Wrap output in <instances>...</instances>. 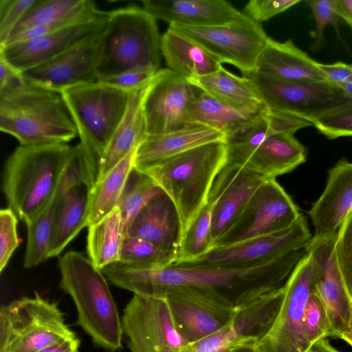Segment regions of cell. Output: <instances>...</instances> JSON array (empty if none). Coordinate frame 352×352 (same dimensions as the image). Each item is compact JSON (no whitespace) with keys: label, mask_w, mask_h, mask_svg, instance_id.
<instances>
[{"label":"cell","mask_w":352,"mask_h":352,"mask_svg":"<svg viewBox=\"0 0 352 352\" xmlns=\"http://www.w3.org/2000/svg\"><path fill=\"white\" fill-rule=\"evenodd\" d=\"M305 254L304 248L267 263L242 268L179 264L146 269L124 264L118 269L116 283L133 294L155 297H162L172 287H195L239 308L283 286Z\"/></svg>","instance_id":"cell-1"},{"label":"cell","mask_w":352,"mask_h":352,"mask_svg":"<svg viewBox=\"0 0 352 352\" xmlns=\"http://www.w3.org/2000/svg\"><path fill=\"white\" fill-rule=\"evenodd\" d=\"M67 143L17 146L8 157L2 187L8 208L25 224L54 196L71 158Z\"/></svg>","instance_id":"cell-2"},{"label":"cell","mask_w":352,"mask_h":352,"mask_svg":"<svg viewBox=\"0 0 352 352\" xmlns=\"http://www.w3.org/2000/svg\"><path fill=\"white\" fill-rule=\"evenodd\" d=\"M60 287L72 298L77 323L103 349L122 347L121 318L106 277L82 253L69 251L58 258Z\"/></svg>","instance_id":"cell-3"},{"label":"cell","mask_w":352,"mask_h":352,"mask_svg":"<svg viewBox=\"0 0 352 352\" xmlns=\"http://www.w3.org/2000/svg\"><path fill=\"white\" fill-rule=\"evenodd\" d=\"M161 36L157 20L132 6L108 12L98 36V79L133 69L160 70Z\"/></svg>","instance_id":"cell-4"},{"label":"cell","mask_w":352,"mask_h":352,"mask_svg":"<svg viewBox=\"0 0 352 352\" xmlns=\"http://www.w3.org/2000/svg\"><path fill=\"white\" fill-rule=\"evenodd\" d=\"M226 162L225 142L218 140L155 162L134 166L151 176L170 197L179 215L183 235L206 204L212 183Z\"/></svg>","instance_id":"cell-5"},{"label":"cell","mask_w":352,"mask_h":352,"mask_svg":"<svg viewBox=\"0 0 352 352\" xmlns=\"http://www.w3.org/2000/svg\"><path fill=\"white\" fill-rule=\"evenodd\" d=\"M0 130L23 146L67 143L78 135L61 93L28 82L0 94Z\"/></svg>","instance_id":"cell-6"},{"label":"cell","mask_w":352,"mask_h":352,"mask_svg":"<svg viewBox=\"0 0 352 352\" xmlns=\"http://www.w3.org/2000/svg\"><path fill=\"white\" fill-rule=\"evenodd\" d=\"M76 337L57 303L37 292L0 309V352H37Z\"/></svg>","instance_id":"cell-7"},{"label":"cell","mask_w":352,"mask_h":352,"mask_svg":"<svg viewBox=\"0 0 352 352\" xmlns=\"http://www.w3.org/2000/svg\"><path fill=\"white\" fill-rule=\"evenodd\" d=\"M61 94L80 143L98 166L126 113L129 94L96 81L68 88Z\"/></svg>","instance_id":"cell-8"},{"label":"cell","mask_w":352,"mask_h":352,"mask_svg":"<svg viewBox=\"0 0 352 352\" xmlns=\"http://www.w3.org/2000/svg\"><path fill=\"white\" fill-rule=\"evenodd\" d=\"M317 276L316 259L305 250L283 285L284 298L272 327L258 342L261 352H306L309 348L303 316L307 300L316 290Z\"/></svg>","instance_id":"cell-9"},{"label":"cell","mask_w":352,"mask_h":352,"mask_svg":"<svg viewBox=\"0 0 352 352\" xmlns=\"http://www.w3.org/2000/svg\"><path fill=\"white\" fill-rule=\"evenodd\" d=\"M241 74L251 80L267 111L290 114L312 124L322 113L352 100L329 82L287 81L255 70Z\"/></svg>","instance_id":"cell-10"},{"label":"cell","mask_w":352,"mask_h":352,"mask_svg":"<svg viewBox=\"0 0 352 352\" xmlns=\"http://www.w3.org/2000/svg\"><path fill=\"white\" fill-rule=\"evenodd\" d=\"M168 26L198 43L220 63H230L241 73L255 69L269 38L261 24L245 14L241 19L222 25Z\"/></svg>","instance_id":"cell-11"},{"label":"cell","mask_w":352,"mask_h":352,"mask_svg":"<svg viewBox=\"0 0 352 352\" xmlns=\"http://www.w3.org/2000/svg\"><path fill=\"white\" fill-rule=\"evenodd\" d=\"M131 352H179L187 344L164 297L133 294L121 318Z\"/></svg>","instance_id":"cell-12"},{"label":"cell","mask_w":352,"mask_h":352,"mask_svg":"<svg viewBox=\"0 0 352 352\" xmlns=\"http://www.w3.org/2000/svg\"><path fill=\"white\" fill-rule=\"evenodd\" d=\"M297 206L276 179L265 180L254 192L231 228L214 244L227 247L284 230L300 215Z\"/></svg>","instance_id":"cell-13"},{"label":"cell","mask_w":352,"mask_h":352,"mask_svg":"<svg viewBox=\"0 0 352 352\" xmlns=\"http://www.w3.org/2000/svg\"><path fill=\"white\" fill-rule=\"evenodd\" d=\"M311 238L306 219L300 214L292 225L284 230L230 246L213 248L203 257L182 264L233 268L258 266L305 248Z\"/></svg>","instance_id":"cell-14"},{"label":"cell","mask_w":352,"mask_h":352,"mask_svg":"<svg viewBox=\"0 0 352 352\" xmlns=\"http://www.w3.org/2000/svg\"><path fill=\"white\" fill-rule=\"evenodd\" d=\"M202 91L168 68L157 71L142 100L146 135L170 133L190 124L189 104Z\"/></svg>","instance_id":"cell-15"},{"label":"cell","mask_w":352,"mask_h":352,"mask_svg":"<svg viewBox=\"0 0 352 352\" xmlns=\"http://www.w3.org/2000/svg\"><path fill=\"white\" fill-rule=\"evenodd\" d=\"M168 304L175 326L190 344L229 324L238 308L202 289L172 287L162 295Z\"/></svg>","instance_id":"cell-16"},{"label":"cell","mask_w":352,"mask_h":352,"mask_svg":"<svg viewBox=\"0 0 352 352\" xmlns=\"http://www.w3.org/2000/svg\"><path fill=\"white\" fill-rule=\"evenodd\" d=\"M283 286L239 307L232 322L223 329L184 346L179 352H230L238 343L260 340L271 329L284 298Z\"/></svg>","instance_id":"cell-17"},{"label":"cell","mask_w":352,"mask_h":352,"mask_svg":"<svg viewBox=\"0 0 352 352\" xmlns=\"http://www.w3.org/2000/svg\"><path fill=\"white\" fill-rule=\"evenodd\" d=\"M108 12L34 38L0 47L1 56L21 73L98 35L103 30Z\"/></svg>","instance_id":"cell-18"},{"label":"cell","mask_w":352,"mask_h":352,"mask_svg":"<svg viewBox=\"0 0 352 352\" xmlns=\"http://www.w3.org/2000/svg\"><path fill=\"white\" fill-rule=\"evenodd\" d=\"M265 180L243 166L226 162L216 176L207 199L212 204L213 245L231 228Z\"/></svg>","instance_id":"cell-19"},{"label":"cell","mask_w":352,"mask_h":352,"mask_svg":"<svg viewBox=\"0 0 352 352\" xmlns=\"http://www.w3.org/2000/svg\"><path fill=\"white\" fill-rule=\"evenodd\" d=\"M98 35L21 72L22 77L29 84L59 93L76 85L96 82Z\"/></svg>","instance_id":"cell-20"},{"label":"cell","mask_w":352,"mask_h":352,"mask_svg":"<svg viewBox=\"0 0 352 352\" xmlns=\"http://www.w3.org/2000/svg\"><path fill=\"white\" fill-rule=\"evenodd\" d=\"M336 236L312 237L305 250L314 255L317 263L316 292L327 311L330 337L339 338L349 326L351 300L336 257Z\"/></svg>","instance_id":"cell-21"},{"label":"cell","mask_w":352,"mask_h":352,"mask_svg":"<svg viewBox=\"0 0 352 352\" xmlns=\"http://www.w3.org/2000/svg\"><path fill=\"white\" fill-rule=\"evenodd\" d=\"M352 210V162L339 160L329 170L326 186L309 211L313 238L333 236Z\"/></svg>","instance_id":"cell-22"},{"label":"cell","mask_w":352,"mask_h":352,"mask_svg":"<svg viewBox=\"0 0 352 352\" xmlns=\"http://www.w3.org/2000/svg\"><path fill=\"white\" fill-rule=\"evenodd\" d=\"M125 235L177 254L182 230L178 211L170 197L164 190L153 197L131 221Z\"/></svg>","instance_id":"cell-23"},{"label":"cell","mask_w":352,"mask_h":352,"mask_svg":"<svg viewBox=\"0 0 352 352\" xmlns=\"http://www.w3.org/2000/svg\"><path fill=\"white\" fill-rule=\"evenodd\" d=\"M142 3V8L156 20H162L169 25H222L244 15L223 0H144Z\"/></svg>","instance_id":"cell-24"},{"label":"cell","mask_w":352,"mask_h":352,"mask_svg":"<svg viewBox=\"0 0 352 352\" xmlns=\"http://www.w3.org/2000/svg\"><path fill=\"white\" fill-rule=\"evenodd\" d=\"M318 65L292 39L278 42L269 37L254 70L287 81L329 82Z\"/></svg>","instance_id":"cell-25"},{"label":"cell","mask_w":352,"mask_h":352,"mask_svg":"<svg viewBox=\"0 0 352 352\" xmlns=\"http://www.w3.org/2000/svg\"><path fill=\"white\" fill-rule=\"evenodd\" d=\"M95 183L82 181L67 188L58 204L48 257L58 256L80 231L87 227Z\"/></svg>","instance_id":"cell-26"},{"label":"cell","mask_w":352,"mask_h":352,"mask_svg":"<svg viewBox=\"0 0 352 352\" xmlns=\"http://www.w3.org/2000/svg\"><path fill=\"white\" fill-rule=\"evenodd\" d=\"M223 139L224 134L221 131L198 123H190L170 133L146 135L136 150L134 165L155 162L194 147Z\"/></svg>","instance_id":"cell-27"},{"label":"cell","mask_w":352,"mask_h":352,"mask_svg":"<svg viewBox=\"0 0 352 352\" xmlns=\"http://www.w3.org/2000/svg\"><path fill=\"white\" fill-rule=\"evenodd\" d=\"M146 86L129 93V100L126 113L98 162L96 183L129 153L136 149L146 136L142 108V97Z\"/></svg>","instance_id":"cell-28"},{"label":"cell","mask_w":352,"mask_h":352,"mask_svg":"<svg viewBox=\"0 0 352 352\" xmlns=\"http://www.w3.org/2000/svg\"><path fill=\"white\" fill-rule=\"evenodd\" d=\"M160 49L168 69L188 80L222 67L221 63L204 48L169 26L161 36Z\"/></svg>","instance_id":"cell-29"},{"label":"cell","mask_w":352,"mask_h":352,"mask_svg":"<svg viewBox=\"0 0 352 352\" xmlns=\"http://www.w3.org/2000/svg\"><path fill=\"white\" fill-rule=\"evenodd\" d=\"M307 148L291 133L269 135L243 166L266 179H275L303 164Z\"/></svg>","instance_id":"cell-30"},{"label":"cell","mask_w":352,"mask_h":352,"mask_svg":"<svg viewBox=\"0 0 352 352\" xmlns=\"http://www.w3.org/2000/svg\"><path fill=\"white\" fill-rule=\"evenodd\" d=\"M266 110L259 107H239L221 100L204 91L189 104L191 123L201 124L225 135L252 121Z\"/></svg>","instance_id":"cell-31"},{"label":"cell","mask_w":352,"mask_h":352,"mask_svg":"<svg viewBox=\"0 0 352 352\" xmlns=\"http://www.w3.org/2000/svg\"><path fill=\"white\" fill-rule=\"evenodd\" d=\"M125 231L117 207L103 219L88 227L87 250L89 258L102 270L118 262Z\"/></svg>","instance_id":"cell-32"},{"label":"cell","mask_w":352,"mask_h":352,"mask_svg":"<svg viewBox=\"0 0 352 352\" xmlns=\"http://www.w3.org/2000/svg\"><path fill=\"white\" fill-rule=\"evenodd\" d=\"M189 81L204 92L236 107L264 106L249 78L237 76L223 67L208 75Z\"/></svg>","instance_id":"cell-33"},{"label":"cell","mask_w":352,"mask_h":352,"mask_svg":"<svg viewBox=\"0 0 352 352\" xmlns=\"http://www.w3.org/2000/svg\"><path fill=\"white\" fill-rule=\"evenodd\" d=\"M72 184L71 178L63 173L57 190L43 210L26 224L28 240L23 266L35 267L46 261L54 229L56 212L62 192Z\"/></svg>","instance_id":"cell-34"},{"label":"cell","mask_w":352,"mask_h":352,"mask_svg":"<svg viewBox=\"0 0 352 352\" xmlns=\"http://www.w3.org/2000/svg\"><path fill=\"white\" fill-rule=\"evenodd\" d=\"M137 148L95 184L91 192L87 227L97 223L117 208L127 177L134 166Z\"/></svg>","instance_id":"cell-35"},{"label":"cell","mask_w":352,"mask_h":352,"mask_svg":"<svg viewBox=\"0 0 352 352\" xmlns=\"http://www.w3.org/2000/svg\"><path fill=\"white\" fill-rule=\"evenodd\" d=\"M267 109L258 117L225 135L227 163L244 166L263 142L272 135Z\"/></svg>","instance_id":"cell-36"},{"label":"cell","mask_w":352,"mask_h":352,"mask_svg":"<svg viewBox=\"0 0 352 352\" xmlns=\"http://www.w3.org/2000/svg\"><path fill=\"white\" fill-rule=\"evenodd\" d=\"M94 8L96 4L91 0H36L14 28L6 44L28 30Z\"/></svg>","instance_id":"cell-37"},{"label":"cell","mask_w":352,"mask_h":352,"mask_svg":"<svg viewBox=\"0 0 352 352\" xmlns=\"http://www.w3.org/2000/svg\"><path fill=\"white\" fill-rule=\"evenodd\" d=\"M211 213L212 204L207 201L184 231L173 264L192 262L213 249Z\"/></svg>","instance_id":"cell-38"},{"label":"cell","mask_w":352,"mask_h":352,"mask_svg":"<svg viewBox=\"0 0 352 352\" xmlns=\"http://www.w3.org/2000/svg\"><path fill=\"white\" fill-rule=\"evenodd\" d=\"M162 190L146 173L135 166L133 167L117 206L120 211L125 233L140 210L153 197Z\"/></svg>","instance_id":"cell-39"},{"label":"cell","mask_w":352,"mask_h":352,"mask_svg":"<svg viewBox=\"0 0 352 352\" xmlns=\"http://www.w3.org/2000/svg\"><path fill=\"white\" fill-rule=\"evenodd\" d=\"M176 256L148 241L124 235L118 262L140 268H164L173 265Z\"/></svg>","instance_id":"cell-40"},{"label":"cell","mask_w":352,"mask_h":352,"mask_svg":"<svg viewBox=\"0 0 352 352\" xmlns=\"http://www.w3.org/2000/svg\"><path fill=\"white\" fill-rule=\"evenodd\" d=\"M313 126L331 140L352 136V100L322 113Z\"/></svg>","instance_id":"cell-41"},{"label":"cell","mask_w":352,"mask_h":352,"mask_svg":"<svg viewBox=\"0 0 352 352\" xmlns=\"http://www.w3.org/2000/svg\"><path fill=\"white\" fill-rule=\"evenodd\" d=\"M303 323L307 339L311 344L320 339L330 337L331 324L327 311L316 290L307 300Z\"/></svg>","instance_id":"cell-42"},{"label":"cell","mask_w":352,"mask_h":352,"mask_svg":"<svg viewBox=\"0 0 352 352\" xmlns=\"http://www.w3.org/2000/svg\"><path fill=\"white\" fill-rule=\"evenodd\" d=\"M305 2L310 8L316 22V29L310 32L314 39L310 47L312 51L317 52L324 45L326 26H333L338 34L339 25L343 21L336 10V0H308Z\"/></svg>","instance_id":"cell-43"},{"label":"cell","mask_w":352,"mask_h":352,"mask_svg":"<svg viewBox=\"0 0 352 352\" xmlns=\"http://www.w3.org/2000/svg\"><path fill=\"white\" fill-rule=\"evenodd\" d=\"M335 254L348 294L352 300V210L337 232Z\"/></svg>","instance_id":"cell-44"},{"label":"cell","mask_w":352,"mask_h":352,"mask_svg":"<svg viewBox=\"0 0 352 352\" xmlns=\"http://www.w3.org/2000/svg\"><path fill=\"white\" fill-rule=\"evenodd\" d=\"M17 216L10 208L0 211V272L7 266L13 252L19 245L17 234Z\"/></svg>","instance_id":"cell-45"},{"label":"cell","mask_w":352,"mask_h":352,"mask_svg":"<svg viewBox=\"0 0 352 352\" xmlns=\"http://www.w3.org/2000/svg\"><path fill=\"white\" fill-rule=\"evenodd\" d=\"M35 1H0V47L6 44L12 32Z\"/></svg>","instance_id":"cell-46"},{"label":"cell","mask_w":352,"mask_h":352,"mask_svg":"<svg viewBox=\"0 0 352 352\" xmlns=\"http://www.w3.org/2000/svg\"><path fill=\"white\" fill-rule=\"evenodd\" d=\"M156 73L151 69H133L98 78L97 82L129 93L145 87Z\"/></svg>","instance_id":"cell-47"},{"label":"cell","mask_w":352,"mask_h":352,"mask_svg":"<svg viewBox=\"0 0 352 352\" xmlns=\"http://www.w3.org/2000/svg\"><path fill=\"white\" fill-rule=\"evenodd\" d=\"M300 0H251L244 7V14L261 24L300 3Z\"/></svg>","instance_id":"cell-48"},{"label":"cell","mask_w":352,"mask_h":352,"mask_svg":"<svg viewBox=\"0 0 352 352\" xmlns=\"http://www.w3.org/2000/svg\"><path fill=\"white\" fill-rule=\"evenodd\" d=\"M266 114L270 122L272 134H294L300 129L313 126L311 122L290 114L267 110Z\"/></svg>","instance_id":"cell-49"},{"label":"cell","mask_w":352,"mask_h":352,"mask_svg":"<svg viewBox=\"0 0 352 352\" xmlns=\"http://www.w3.org/2000/svg\"><path fill=\"white\" fill-rule=\"evenodd\" d=\"M26 84L21 74L0 56V94L16 91Z\"/></svg>","instance_id":"cell-50"},{"label":"cell","mask_w":352,"mask_h":352,"mask_svg":"<svg viewBox=\"0 0 352 352\" xmlns=\"http://www.w3.org/2000/svg\"><path fill=\"white\" fill-rule=\"evenodd\" d=\"M318 67L329 82L340 87L352 77V63L340 61L332 64L319 63Z\"/></svg>","instance_id":"cell-51"},{"label":"cell","mask_w":352,"mask_h":352,"mask_svg":"<svg viewBox=\"0 0 352 352\" xmlns=\"http://www.w3.org/2000/svg\"><path fill=\"white\" fill-rule=\"evenodd\" d=\"M79 344L80 340L76 337L75 338L67 340L48 346L37 352H78Z\"/></svg>","instance_id":"cell-52"},{"label":"cell","mask_w":352,"mask_h":352,"mask_svg":"<svg viewBox=\"0 0 352 352\" xmlns=\"http://www.w3.org/2000/svg\"><path fill=\"white\" fill-rule=\"evenodd\" d=\"M336 10L352 32V0H336Z\"/></svg>","instance_id":"cell-53"},{"label":"cell","mask_w":352,"mask_h":352,"mask_svg":"<svg viewBox=\"0 0 352 352\" xmlns=\"http://www.w3.org/2000/svg\"><path fill=\"white\" fill-rule=\"evenodd\" d=\"M258 342L256 339L243 340L232 347L230 352H261Z\"/></svg>","instance_id":"cell-54"},{"label":"cell","mask_w":352,"mask_h":352,"mask_svg":"<svg viewBox=\"0 0 352 352\" xmlns=\"http://www.w3.org/2000/svg\"><path fill=\"white\" fill-rule=\"evenodd\" d=\"M306 352H340L333 348L327 338L320 339L311 344Z\"/></svg>","instance_id":"cell-55"},{"label":"cell","mask_w":352,"mask_h":352,"mask_svg":"<svg viewBox=\"0 0 352 352\" xmlns=\"http://www.w3.org/2000/svg\"><path fill=\"white\" fill-rule=\"evenodd\" d=\"M339 338L342 339L352 346V300L351 305V315L348 327L340 334Z\"/></svg>","instance_id":"cell-56"},{"label":"cell","mask_w":352,"mask_h":352,"mask_svg":"<svg viewBox=\"0 0 352 352\" xmlns=\"http://www.w3.org/2000/svg\"><path fill=\"white\" fill-rule=\"evenodd\" d=\"M340 88L352 98V77L345 83L340 86Z\"/></svg>","instance_id":"cell-57"}]
</instances>
